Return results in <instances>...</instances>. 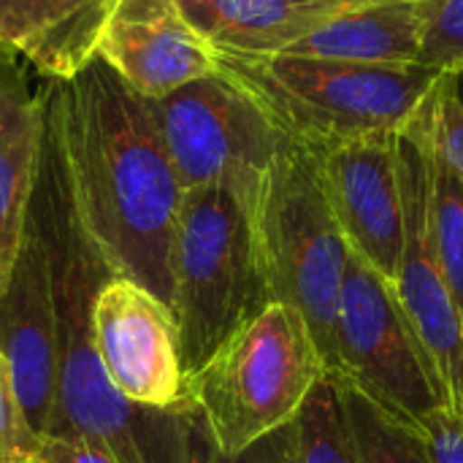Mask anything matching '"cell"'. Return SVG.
<instances>
[{"instance_id": "obj_1", "label": "cell", "mask_w": 463, "mask_h": 463, "mask_svg": "<svg viewBox=\"0 0 463 463\" xmlns=\"http://www.w3.org/2000/svg\"><path fill=\"white\" fill-rule=\"evenodd\" d=\"M35 98L38 163L30 212L41 220L52 247L60 317L57 402L46 437H81L117 463H214V439L193 402L171 410L130 404L100 366L90 304L109 271L73 209L60 133V81L41 79Z\"/></svg>"}, {"instance_id": "obj_2", "label": "cell", "mask_w": 463, "mask_h": 463, "mask_svg": "<svg viewBox=\"0 0 463 463\" xmlns=\"http://www.w3.org/2000/svg\"><path fill=\"white\" fill-rule=\"evenodd\" d=\"M60 81V133L81 231L109 274L171 307V244L182 182L152 100L98 54Z\"/></svg>"}, {"instance_id": "obj_3", "label": "cell", "mask_w": 463, "mask_h": 463, "mask_svg": "<svg viewBox=\"0 0 463 463\" xmlns=\"http://www.w3.org/2000/svg\"><path fill=\"white\" fill-rule=\"evenodd\" d=\"M214 54L217 68L307 149L399 130L439 76L426 65H358L285 52Z\"/></svg>"}, {"instance_id": "obj_4", "label": "cell", "mask_w": 463, "mask_h": 463, "mask_svg": "<svg viewBox=\"0 0 463 463\" xmlns=\"http://www.w3.org/2000/svg\"><path fill=\"white\" fill-rule=\"evenodd\" d=\"M326 374L301 312L274 301L187 377V396L203 415L217 453L233 456L290 426Z\"/></svg>"}, {"instance_id": "obj_5", "label": "cell", "mask_w": 463, "mask_h": 463, "mask_svg": "<svg viewBox=\"0 0 463 463\" xmlns=\"http://www.w3.org/2000/svg\"><path fill=\"white\" fill-rule=\"evenodd\" d=\"M171 309L190 377L239 326L274 304L260 269L252 203L228 184L182 193L171 244Z\"/></svg>"}, {"instance_id": "obj_6", "label": "cell", "mask_w": 463, "mask_h": 463, "mask_svg": "<svg viewBox=\"0 0 463 463\" xmlns=\"http://www.w3.org/2000/svg\"><path fill=\"white\" fill-rule=\"evenodd\" d=\"M252 228L271 301L301 312L328 374H334V331L350 247L326 198L312 152L288 136L260 179Z\"/></svg>"}, {"instance_id": "obj_7", "label": "cell", "mask_w": 463, "mask_h": 463, "mask_svg": "<svg viewBox=\"0 0 463 463\" xmlns=\"http://www.w3.org/2000/svg\"><path fill=\"white\" fill-rule=\"evenodd\" d=\"M334 336V377L350 383L396 420L423 431L445 407L431 361L407 323L393 285L355 252L347 258Z\"/></svg>"}, {"instance_id": "obj_8", "label": "cell", "mask_w": 463, "mask_h": 463, "mask_svg": "<svg viewBox=\"0 0 463 463\" xmlns=\"http://www.w3.org/2000/svg\"><path fill=\"white\" fill-rule=\"evenodd\" d=\"M434 87V84H431ZM431 90L415 114L396 130V171L404 212V247L391 282L437 374L442 404L463 415V317L442 271L431 225Z\"/></svg>"}, {"instance_id": "obj_9", "label": "cell", "mask_w": 463, "mask_h": 463, "mask_svg": "<svg viewBox=\"0 0 463 463\" xmlns=\"http://www.w3.org/2000/svg\"><path fill=\"white\" fill-rule=\"evenodd\" d=\"M160 136L184 190L228 184L252 206L285 133L220 68L152 100Z\"/></svg>"}, {"instance_id": "obj_10", "label": "cell", "mask_w": 463, "mask_h": 463, "mask_svg": "<svg viewBox=\"0 0 463 463\" xmlns=\"http://www.w3.org/2000/svg\"><path fill=\"white\" fill-rule=\"evenodd\" d=\"M92 342L111 385L138 407L190 404L174 309L149 288L109 274L90 304Z\"/></svg>"}, {"instance_id": "obj_11", "label": "cell", "mask_w": 463, "mask_h": 463, "mask_svg": "<svg viewBox=\"0 0 463 463\" xmlns=\"http://www.w3.org/2000/svg\"><path fill=\"white\" fill-rule=\"evenodd\" d=\"M57 353L60 317L52 247L41 220L27 206L19 252L0 293V358L35 439L46 437L54 415Z\"/></svg>"}, {"instance_id": "obj_12", "label": "cell", "mask_w": 463, "mask_h": 463, "mask_svg": "<svg viewBox=\"0 0 463 463\" xmlns=\"http://www.w3.org/2000/svg\"><path fill=\"white\" fill-rule=\"evenodd\" d=\"M350 252L393 282L404 247L396 130L309 149Z\"/></svg>"}, {"instance_id": "obj_13", "label": "cell", "mask_w": 463, "mask_h": 463, "mask_svg": "<svg viewBox=\"0 0 463 463\" xmlns=\"http://www.w3.org/2000/svg\"><path fill=\"white\" fill-rule=\"evenodd\" d=\"M95 54L149 100L217 71L214 49L176 0H117Z\"/></svg>"}, {"instance_id": "obj_14", "label": "cell", "mask_w": 463, "mask_h": 463, "mask_svg": "<svg viewBox=\"0 0 463 463\" xmlns=\"http://www.w3.org/2000/svg\"><path fill=\"white\" fill-rule=\"evenodd\" d=\"M117 0H0V54L33 65L41 79H68L98 52Z\"/></svg>"}, {"instance_id": "obj_15", "label": "cell", "mask_w": 463, "mask_h": 463, "mask_svg": "<svg viewBox=\"0 0 463 463\" xmlns=\"http://www.w3.org/2000/svg\"><path fill=\"white\" fill-rule=\"evenodd\" d=\"M184 19L225 54H277L366 0H176Z\"/></svg>"}, {"instance_id": "obj_16", "label": "cell", "mask_w": 463, "mask_h": 463, "mask_svg": "<svg viewBox=\"0 0 463 463\" xmlns=\"http://www.w3.org/2000/svg\"><path fill=\"white\" fill-rule=\"evenodd\" d=\"M285 54L358 65H420L423 0H366L323 22Z\"/></svg>"}, {"instance_id": "obj_17", "label": "cell", "mask_w": 463, "mask_h": 463, "mask_svg": "<svg viewBox=\"0 0 463 463\" xmlns=\"http://www.w3.org/2000/svg\"><path fill=\"white\" fill-rule=\"evenodd\" d=\"M38 163V98L16 57L0 54V293L8 282Z\"/></svg>"}, {"instance_id": "obj_18", "label": "cell", "mask_w": 463, "mask_h": 463, "mask_svg": "<svg viewBox=\"0 0 463 463\" xmlns=\"http://www.w3.org/2000/svg\"><path fill=\"white\" fill-rule=\"evenodd\" d=\"M334 377V374H331ZM336 380L345 415L353 431L355 453L361 463H434L426 434L396 420L385 410H380L374 402H369L361 391H355L350 383Z\"/></svg>"}, {"instance_id": "obj_19", "label": "cell", "mask_w": 463, "mask_h": 463, "mask_svg": "<svg viewBox=\"0 0 463 463\" xmlns=\"http://www.w3.org/2000/svg\"><path fill=\"white\" fill-rule=\"evenodd\" d=\"M293 463H361L331 374L317 383L293 420Z\"/></svg>"}, {"instance_id": "obj_20", "label": "cell", "mask_w": 463, "mask_h": 463, "mask_svg": "<svg viewBox=\"0 0 463 463\" xmlns=\"http://www.w3.org/2000/svg\"><path fill=\"white\" fill-rule=\"evenodd\" d=\"M434 103V100H431ZM431 225L442 271L450 282L463 317V179L437 155L431 125Z\"/></svg>"}, {"instance_id": "obj_21", "label": "cell", "mask_w": 463, "mask_h": 463, "mask_svg": "<svg viewBox=\"0 0 463 463\" xmlns=\"http://www.w3.org/2000/svg\"><path fill=\"white\" fill-rule=\"evenodd\" d=\"M420 65L463 71V0H423Z\"/></svg>"}, {"instance_id": "obj_22", "label": "cell", "mask_w": 463, "mask_h": 463, "mask_svg": "<svg viewBox=\"0 0 463 463\" xmlns=\"http://www.w3.org/2000/svg\"><path fill=\"white\" fill-rule=\"evenodd\" d=\"M434 149L463 179V84L461 71H439L431 87Z\"/></svg>"}, {"instance_id": "obj_23", "label": "cell", "mask_w": 463, "mask_h": 463, "mask_svg": "<svg viewBox=\"0 0 463 463\" xmlns=\"http://www.w3.org/2000/svg\"><path fill=\"white\" fill-rule=\"evenodd\" d=\"M38 439L30 434L14 388L8 383L5 364L0 358V463H33Z\"/></svg>"}, {"instance_id": "obj_24", "label": "cell", "mask_w": 463, "mask_h": 463, "mask_svg": "<svg viewBox=\"0 0 463 463\" xmlns=\"http://www.w3.org/2000/svg\"><path fill=\"white\" fill-rule=\"evenodd\" d=\"M434 463H463V415L448 407L437 410L423 429Z\"/></svg>"}, {"instance_id": "obj_25", "label": "cell", "mask_w": 463, "mask_h": 463, "mask_svg": "<svg viewBox=\"0 0 463 463\" xmlns=\"http://www.w3.org/2000/svg\"><path fill=\"white\" fill-rule=\"evenodd\" d=\"M33 463H117L103 448L81 437H43L38 439Z\"/></svg>"}, {"instance_id": "obj_26", "label": "cell", "mask_w": 463, "mask_h": 463, "mask_svg": "<svg viewBox=\"0 0 463 463\" xmlns=\"http://www.w3.org/2000/svg\"><path fill=\"white\" fill-rule=\"evenodd\" d=\"M214 463H293V423L258 439L241 453L233 456L217 453Z\"/></svg>"}]
</instances>
